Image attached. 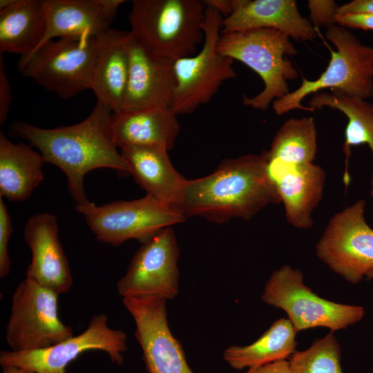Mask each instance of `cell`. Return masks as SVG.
Wrapping results in <instances>:
<instances>
[{
    "instance_id": "cell-1",
    "label": "cell",
    "mask_w": 373,
    "mask_h": 373,
    "mask_svg": "<svg viewBox=\"0 0 373 373\" xmlns=\"http://www.w3.org/2000/svg\"><path fill=\"white\" fill-rule=\"evenodd\" d=\"M112 111L97 101L89 115L81 122L55 128H44L26 122L10 126L15 137L36 147L45 162L59 167L66 175L68 190L77 205L90 202L86 198L84 176L100 168L131 174L126 162L118 151L112 133Z\"/></svg>"
},
{
    "instance_id": "cell-2",
    "label": "cell",
    "mask_w": 373,
    "mask_h": 373,
    "mask_svg": "<svg viewBox=\"0 0 373 373\" xmlns=\"http://www.w3.org/2000/svg\"><path fill=\"white\" fill-rule=\"evenodd\" d=\"M280 202L264 151L226 159L212 173L188 180L176 208L186 218L222 223L233 218L250 220L267 206Z\"/></svg>"
},
{
    "instance_id": "cell-3",
    "label": "cell",
    "mask_w": 373,
    "mask_h": 373,
    "mask_svg": "<svg viewBox=\"0 0 373 373\" xmlns=\"http://www.w3.org/2000/svg\"><path fill=\"white\" fill-rule=\"evenodd\" d=\"M204 0H133L131 33L146 50L172 61L195 55L204 41Z\"/></svg>"
},
{
    "instance_id": "cell-4",
    "label": "cell",
    "mask_w": 373,
    "mask_h": 373,
    "mask_svg": "<svg viewBox=\"0 0 373 373\" xmlns=\"http://www.w3.org/2000/svg\"><path fill=\"white\" fill-rule=\"evenodd\" d=\"M217 50L221 55L236 59L254 70L264 83L263 90L242 104L265 111L275 99L289 93L287 81L298 77V72L287 57L297 50L285 33L270 28H255L220 33Z\"/></svg>"
},
{
    "instance_id": "cell-5",
    "label": "cell",
    "mask_w": 373,
    "mask_h": 373,
    "mask_svg": "<svg viewBox=\"0 0 373 373\" xmlns=\"http://www.w3.org/2000/svg\"><path fill=\"white\" fill-rule=\"evenodd\" d=\"M326 38L335 46L327 68L314 80L303 77L300 86L275 99V113L283 115L299 109L314 111L301 102L307 95L329 88L368 99L373 97V46L363 44L347 28L335 24L327 29Z\"/></svg>"
},
{
    "instance_id": "cell-6",
    "label": "cell",
    "mask_w": 373,
    "mask_h": 373,
    "mask_svg": "<svg viewBox=\"0 0 373 373\" xmlns=\"http://www.w3.org/2000/svg\"><path fill=\"white\" fill-rule=\"evenodd\" d=\"M97 49V37L55 39L20 57L17 68L23 76L67 100L90 89Z\"/></svg>"
},
{
    "instance_id": "cell-7",
    "label": "cell",
    "mask_w": 373,
    "mask_h": 373,
    "mask_svg": "<svg viewBox=\"0 0 373 373\" xmlns=\"http://www.w3.org/2000/svg\"><path fill=\"white\" fill-rule=\"evenodd\" d=\"M222 19L218 10L207 6L202 48L196 55L173 61L175 87L171 108L177 115L209 103L224 81L236 76L233 60L217 50Z\"/></svg>"
},
{
    "instance_id": "cell-8",
    "label": "cell",
    "mask_w": 373,
    "mask_h": 373,
    "mask_svg": "<svg viewBox=\"0 0 373 373\" xmlns=\"http://www.w3.org/2000/svg\"><path fill=\"white\" fill-rule=\"evenodd\" d=\"M75 209L84 216L97 240L112 246H119L131 239L144 243L163 229L186 218L176 207L147 194L137 200L101 206L90 202L75 204Z\"/></svg>"
},
{
    "instance_id": "cell-9",
    "label": "cell",
    "mask_w": 373,
    "mask_h": 373,
    "mask_svg": "<svg viewBox=\"0 0 373 373\" xmlns=\"http://www.w3.org/2000/svg\"><path fill=\"white\" fill-rule=\"evenodd\" d=\"M261 298L266 304L284 310L297 332L317 327L334 332L357 323L364 316L362 307L318 296L305 285L301 271L287 265L271 274Z\"/></svg>"
},
{
    "instance_id": "cell-10",
    "label": "cell",
    "mask_w": 373,
    "mask_h": 373,
    "mask_svg": "<svg viewBox=\"0 0 373 373\" xmlns=\"http://www.w3.org/2000/svg\"><path fill=\"white\" fill-rule=\"evenodd\" d=\"M59 294L26 278L12 297L6 340L12 351L44 349L73 336L59 317Z\"/></svg>"
},
{
    "instance_id": "cell-11",
    "label": "cell",
    "mask_w": 373,
    "mask_h": 373,
    "mask_svg": "<svg viewBox=\"0 0 373 373\" xmlns=\"http://www.w3.org/2000/svg\"><path fill=\"white\" fill-rule=\"evenodd\" d=\"M365 207L361 199L334 214L316 247L321 261L353 284L373 269V229L365 221Z\"/></svg>"
},
{
    "instance_id": "cell-12",
    "label": "cell",
    "mask_w": 373,
    "mask_h": 373,
    "mask_svg": "<svg viewBox=\"0 0 373 373\" xmlns=\"http://www.w3.org/2000/svg\"><path fill=\"white\" fill-rule=\"evenodd\" d=\"M127 335L111 328L105 314L94 315L87 328L50 347L31 351H1L0 365L22 367L35 373H66V366L82 353L90 350L106 352L112 363L122 365L127 350Z\"/></svg>"
},
{
    "instance_id": "cell-13",
    "label": "cell",
    "mask_w": 373,
    "mask_h": 373,
    "mask_svg": "<svg viewBox=\"0 0 373 373\" xmlns=\"http://www.w3.org/2000/svg\"><path fill=\"white\" fill-rule=\"evenodd\" d=\"M179 256L173 228L163 229L137 250L125 274L117 283L119 295L175 298L179 294Z\"/></svg>"
},
{
    "instance_id": "cell-14",
    "label": "cell",
    "mask_w": 373,
    "mask_h": 373,
    "mask_svg": "<svg viewBox=\"0 0 373 373\" xmlns=\"http://www.w3.org/2000/svg\"><path fill=\"white\" fill-rule=\"evenodd\" d=\"M166 302L159 296L122 298L135 322V337L147 372L193 373L181 343L169 328Z\"/></svg>"
},
{
    "instance_id": "cell-15",
    "label": "cell",
    "mask_w": 373,
    "mask_h": 373,
    "mask_svg": "<svg viewBox=\"0 0 373 373\" xmlns=\"http://www.w3.org/2000/svg\"><path fill=\"white\" fill-rule=\"evenodd\" d=\"M23 238L32 254L26 278L59 295L68 292L73 280L55 216L49 213L32 216L24 226Z\"/></svg>"
},
{
    "instance_id": "cell-16",
    "label": "cell",
    "mask_w": 373,
    "mask_h": 373,
    "mask_svg": "<svg viewBox=\"0 0 373 373\" xmlns=\"http://www.w3.org/2000/svg\"><path fill=\"white\" fill-rule=\"evenodd\" d=\"M173 61L148 52L131 35L122 111L171 107L175 87Z\"/></svg>"
},
{
    "instance_id": "cell-17",
    "label": "cell",
    "mask_w": 373,
    "mask_h": 373,
    "mask_svg": "<svg viewBox=\"0 0 373 373\" xmlns=\"http://www.w3.org/2000/svg\"><path fill=\"white\" fill-rule=\"evenodd\" d=\"M124 2V0H44L46 30L37 48L55 39L99 37L110 28L118 8Z\"/></svg>"
},
{
    "instance_id": "cell-18",
    "label": "cell",
    "mask_w": 373,
    "mask_h": 373,
    "mask_svg": "<svg viewBox=\"0 0 373 373\" xmlns=\"http://www.w3.org/2000/svg\"><path fill=\"white\" fill-rule=\"evenodd\" d=\"M255 28L275 29L296 41H312L318 36L294 0H233L232 12L223 17L220 33Z\"/></svg>"
},
{
    "instance_id": "cell-19",
    "label": "cell",
    "mask_w": 373,
    "mask_h": 373,
    "mask_svg": "<svg viewBox=\"0 0 373 373\" xmlns=\"http://www.w3.org/2000/svg\"><path fill=\"white\" fill-rule=\"evenodd\" d=\"M287 221L293 227L308 229L313 224L312 213L320 202L326 175L313 163L281 166L268 163Z\"/></svg>"
},
{
    "instance_id": "cell-20",
    "label": "cell",
    "mask_w": 373,
    "mask_h": 373,
    "mask_svg": "<svg viewBox=\"0 0 373 373\" xmlns=\"http://www.w3.org/2000/svg\"><path fill=\"white\" fill-rule=\"evenodd\" d=\"M90 90L113 113L122 111L129 72L130 31L109 28L97 37Z\"/></svg>"
},
{
    "instance_id": "cell-21",
    "label": "cell",
    "mask_w": 373,
    "mask_h": 373,
    "mask_svg": "<svg viewBox=\"0 0 373 373\" xmlns=\"http://www.w3.org/2000/svg\"><path fill=\"white\" fill-rule=\"evenodd\" d=\"M168 151L158 146L133 145L120 149L131 175L146 194L176 207L188 180L173 167Z\"/></svg>"
},
{
    "instance_id": "cell-22",
    "label": "cell",
    "mask_w": 373,
    "mask_h": 373,
    "mask_svg": "<svg viewBox=\"0 0 373 373\" xmlns=\"http://www.w3.org/2000/svg\"><path fill=\"white\" fill-rule=\"evenodd\" d=\"M113 141L118 149L127 146H158L171 149L180 128L171 107H151L111 115Z\"/></svg>"
},
{
    "instance_id": "cell-23",
    "label": "cell",
    "mask_w": 373,
    "mask_h": 373,
    "mask_svg": "<svg viewBox=\"0 0 373 373\" xmlns=\"http://www.w3.org/2000/svg\"><path fill=\"white\" fill-rule=\"evenodd\" d=\"M45 161L31 145L15 144L0 132V197L11 202L28 198L43 182Z\"/></svg>"
},
{
    "instance_id": "cell-24",
    "label": "cell",
    "mask_w": 373,
    "mask_h": 373,
    "mask_svg": "<svg viewBox=\"0 0 373 373\" xmlns=\"http://www.w3.org/2000/svg\"><path fill=\"white\" fill-rule=\"evenodd\" d=\"M309 107L313 111L323 107L337 109L347 118L342 148L345 155L343 182L347 186L350 181L348 165L351 147L367 144L373 157V103L338 90H331V93H314L309 102ZM370 184V195L373 197V171Z\"/></svg>"
},
{
    "instance_id": "cell-25",
    "label": "cell",
    "mask_w": 373,
    "mask_h": 373,
    "mask_svg": "<svg viewBox=\"0 0 373 373\" xmlns=\"http://www.w3.org/2000/svg\"><path fill=\"white\" fill-rule=\"evenodd\" d=\"M46 30L44 0H17L0 10V53L27 57L39 46Z\"/></svg>"
},
{
    "instance_id": "cell-26",
    "label": "cell",
    "mask_w": 373,
    "mask_h": 373,
    "mask_svg": "<svg viewBox=\"0 0 373 373\" xmlns=\"http://www.w3.org/2000/svg\"><path fill=\"white\" fill-rule=\"evenodd\" d=\"M296 333L288 318H280L250 345L225 348L223 358L230 367L238 370L286 360L296 351Z\"/></svg>"
},
{
    "instance_id": "cell-27",
    "label": "cell",
    "mask_w": 373,
    "mask_h": 373,
    "mask_svg": "<svg viewBox=\"0 0 373 373\" xmlns=\"http://www.w3.org/2000/svg\"><path fill=\"white\" fill-rule=\"evenodd\" d=\"M317 152L312 117L290 118L276 132L267 151L268 163L281 166L313 163Z\"/></svg>"
},
{
    "instance_id": "cell-28",
    "label": "cell",
    "mask_w": 373,
    "mask_h": 373,
    "mask_svg": "<svg viewBox=\"0 0 373 373\" xmlns=\"http://www.w3.org/2000/svg\"><path fill=\"white\" fill-rule=\"evenodd\" d=\"M340 360V345L330 333L307 350L295 351L289 363L291 373H343Z\"/></svg>"
},
{
    "instance_id": "cell-29",
    "label": "cell",
    "mask_w": 373,
    "mask_h": 373,
    "mask_svg": "<svg viewBox=\"0 0 373 373\" xmlns=\"http://www.w3.org/2000/svg\"><path fill=\"white\" fill-rule=\"evenodd\" d=\"M12 231L11 218L7 207L0 197V277L7 276L10 270L8 245Z\"/></svg>"
},
{
    "instance_id": "cell-30",
    "label": "cell",
    "mask_w": 373,
    "mask_h": 373,
    "mask_svg": "<svg viewBox=\"0 0 373 373\" xmlns=\"http://www.w3.org/2000/svg\"><path fill=\"white\" fill-rule=\"evenodd\" d=\"M308 8L311 23L314 27H327L336 24V16L338 6L332 0H309Z\"/></svg>"
},
{
    "instance_id": "cell-31",
    "label": "cell",
    "mask_w": 373,
    "mask_h": 373,
    "mask_svg": "<svg viewBox=\"0 0 373 373\" xmlns=\"http://www.w3.org/2000/svg\"><path fill=\"white\" fill-rule=\"evenodd\" d=\"M0 53V125L2 126L7 119L11 104V90L6 73L5 64Z\"/></svg>"
},
{
    "instance_id": "cell-32",
    "label": "cell",
    "mask_w": 373,
    "mask_h": 373,
    "mask_svg": "<svg viewBox=\"0 0 373 373\" xmlns=\"http://www.w3.org/2000/svg\"><path fill=\"white\" fill-rule=\"evenodd\" d=\"M336 23L345 28L349 27L364 30H373V15H336Z\"/></svg>"
},
{
    "instance_id": "cell-33",
    "label": "cell",
    "mask_w": 373,
    "mask_h": 373,
    "mask_svg": "<svg viewBox=\"0 0 373 373\" xmlns=\"http://www.w3.org/2000/svg\"><path fill=\"white\" fill-rule=\"evenodd\" d=\"M373 15V0H352L338 6L337 15Z\"/></svg>"
},
{
    "instance_id": "cell-34",
    "label": "cell",
    "mask_w": 373,
    "mask_h": 373,
    "mask_svg": "<svg viewBox=\"0 0 373 373\" xmlns=\"http://www.w3.org/2000/svg\"><path fill=\"white\" fill-rule=\"evenodd\" d=\"M245 373H291V372L289 361L281 360L256 368L249 369Z\"/></svg>"
},
{
    "instance_id": "cell-35",
    "label": "cell",
    "mask_w": 373,
    "mask_h": 373,
    "mask_svg": "<svg viewBox=\"0 0 373 373\" xmlns=\"http://www.w3.org/2000/svg\"><path fill=\"white\" fill-rule=\"evenodd\" d=\"M204 3L218 10L223 17L229 16L233 10V0H205Z\"/></svg>"
},
{
    "instance_id": "cell-36",
    "label": "cell",
    "mask_w": 373,
    "mask_h": 373,
    "mask_svg": "<svg viewBox=\"0 0 373 373\" xmlns=\"http://www.w3.org/2000/svg\"><path fill=\"white\" fill-rule=\"evenodd\" d=\"M2 368V373H35L32 371L16 366H3Z\"/></svg>"
},
{
    "instance_id": "cell-37",
    "label": "cell",
    "mask_w": 373,
    "mask_h": 373,
    "mask_svg": "<svg viewBox=\"0 0 373 373\" xmlns=\"http://www.w3.org/2000/svg\"><path fill=\"white\" fill-rule=\"evenodd\" d=\"M366 276L367 279H371L373 278V269L370 270L367 274Z\"/></svg>"
}]
</instances>
